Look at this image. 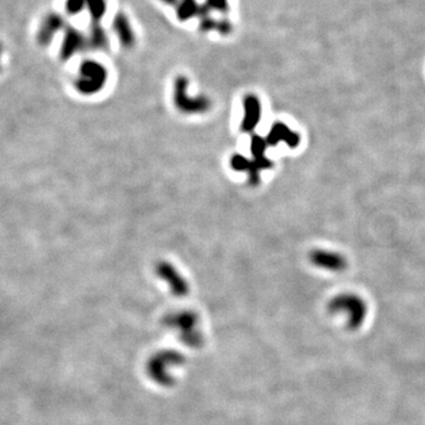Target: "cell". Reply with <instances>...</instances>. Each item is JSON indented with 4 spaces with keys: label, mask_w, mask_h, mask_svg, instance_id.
Listing matches in <instances>:
<instances>
[{
    "label": "cell",
    "mask_w": 425,
    "mask_h": 425,
    "mask_svg": "<svg viewBox=\"0 0 425 425\" xmlns=\"http://www.w3.org/2000/svg\"><path fill=\"white\" fill-rule=\"evenodd\" d=\"M329 310L334 314H341L351 329L363 325L368 315V306L364 300L352 293L337 295L329 301Z\"/></svg>",
    "instance_id": "obj_1"
},
{
    "label": "cell",
    "mask_w": 425,
    "mask_h": 425,
    "mask_svg": "<svg viewBox=\"0 0 425 425\" xmlns=\"http://www.w3.org/2000/svg\"><path fill=\"white\" fill-rule=\"evenodd\" d=\"M188 82L184 77H179L175 82L174 102L175 107L186 115H197L211 109V100L206 96L193 98L187 94Z\"/></svg>",
    "instance_id": "obj_2"
},
{
    "label": "cell",
    "mask_w": 425,
    "mask_h": 425,
    "mask_svg": "<svg viewBox=\"0 0 425 425\" xmlns=\"http://www.w3.org/2000/svg\"><path fill=\"white\" fill-rule=\"evenodd\" d=\"M107 82V71L96 61H87L81 68V77L77 81V89L83 94L100 91Z\"/></svg>",
    "instance_id": "obj_3"
},
{
    "label": "cell",
    "mask_w": 425,
    "mask_h": 425,
    "mask_svg": "<svg viewBox=\"0 0 425 425\" xmlns=\"http://www.w3.org/2000/svg\"><path fill=\"white\" fill-rule=\"evenodd\" d=\"M169 326L177 327L182 332V337L188 341V344L199 343L200 332L196 329L197 315L191 311H184L180 313L170 314L165 319Z\"/></svg>",
    "instance_id": "obj_4"
},
{
    "label": "cell",
    "mask_w": 425,
    "mask_h": 425,
    "mask_svg": "<svg viewBox=\"0 0 425 425\" xmlns=\"http://www.w3.org/2000/svg\"><path fill=\"white\" fill-rule=\"evenodd\" d=\"M158 278L167 283L172 294L177 297H184L188 294L189 286L184 276L177 272V269L168 261H160L155 267Z\"/></svg>",
    "instance_id": "obj_5"
},
{
    "label": "cell",
    "mask_w": 425,
    "mask_h": 425,
    "mask_svg": "<svg viewBox=\"0 0 425 425\" xmlns=\"http://www.w3.org/2000/svg\"><path fill=\"white\" fill-rule=\"evenodd\" d=\"M310 260L319 269L331 272H339L346 267V260L341 254L326 249H314L313 252L310 253Z\"/></svg>",
    "instance_id": "obj_6"
},
{
    "label": "cell",
    "mask_w": 425,
    "mask_h": 425,
    "mask_svg": "<svg viewBox=\"0 0 425 425\" xmlns=\"http://www.w3.org/2000/svg\"><path fill=\"white\" fill-rule=\"evenodd\" d=\"M261 119V103L254 95H247L244 100V119L241 122L242 133H253Z\"/></svg>",
    "instance_id": "obj_7"
},
{
    "label": "cell",
    "mask_w": 425,
    "mask_h": 425,
    "mask_svg": "<svg viewBox=\"0 0 425 425\" xmlns=\"http://www.w3.org/2000/svg\"><path fill=\"white\" fill-rule=\"evenodd\" d=\"M266 141L269 146H276L279 142H285L290 148H295L300 143V136L291 131L285 123L276 122L271 128Z\"/></svg>",
    "instance_id": "obj_8"
},
{
    "label": "cell",
    "mask_w": 425,
    "mask_h": 425,
    "mask_svg": "<svg viewBox=\"0 0 425 425\" xmlns=\"http://www.w3.org/2000/svg\"><path fill=\"white\" fill-rule=\"evenodd\" d=\"M267 141L261 137L259 135H254L251 141V153H252V161L257 167L258 170H267L273 167V162L266 156V148H267Z\"/></svg>",
    "instance_id": "obj_9"
},
{
    "label": "cell",
    "mask_w": 425,
    "mask_h": 425,
    "mask_svg": "<svg viewBox=\"0 0 425 425\" xmlns=\"http://www.w3.org/2000/svg\"><path fill=\"white\" fill-rule=\"evenodd\" d=\"M230 167L235 172H247V175H248V184L251 186H258V184H260V172L254 165L252 160L246 158L245 156H242L240 154H235L230 158Z\"/></svg>",
    "instance_id": "obj_10"
},
{
    "label": "cell",
    "mask_w": 425,
    "mask_h": 425,
    "mask_svg": "<svg viewBox=\"0 0 425 425\" xmlns=\"http://www.w3.org/2000/svg\"><path fill=\"white\" fill-rule=\"evenodd\" d=\"M84 4H88L94 18H100V15H103L105 11V5L103 4V0H69L68 1V8L71 13L81 11V8L84 6Z\"/></svg>",
    "instance_id": "obj_11"
},
{
    "label": "cell",
    "mask_w": 425,
    "mask_h": 425,
    "mask_svg": "<svg viewBox=\"0 0 425 425\" xmlns=\"http://www.w3.org/2000/svg\"><path fill=\"white\" fill-rule=\"evenodd\" d=\"M61 27V18L58 15H50L46 18L45 22L42 25V29L39 31L38 40L43 45H46L50 43L54 37V32Z\"/></svg>",
    "instance_id": "obj_12"
},
{
    "label": "cell",
    "mask_w": 425,
    "mask_h": 425,
    "mask_svg": "<svg viewBox=\"0 0 425 425\" xmlns=\"http://www.w3.org/2000/svg\"><path fill=\"white\" fill-rule=\"evenodd\" d=\"M82 38L83 37L77 31H68L66 42H64V45H63V57L69 58L73 52L80 50L82 46Z\"/></svg>",
    "instance_id": "obj_13"
},
{
    "label": "cell",
    "mask_w": 425,
    "mask_h": 425,
    "mask_svg": "<svg viewBox=\"0 0 425 425\" xmlns=\"http://www.w3.org/2000/svg\"><path fill=\"white\" fill-rule=\"evenodd\" d=\"M116 27H117V31H119V37L122 39L124 43L131 42V32L129 30V27H128L127 22H126V18H123V17H119L117 20H116Z\"/></svg>",
    "instance_id": "obj_14"
},
{
    "label": "cell",
    "mask_w": 425,
    "mask_h": 425,
    "mask_svg": "<svg viewBox=\"0 0 425 425\" xmlns=\"http://www.w3.org/2000/svg\"><path fill=\"white\" fill-rule=\"evenodd\" d=\"M0 54H1V46H0Z\"/></svg>",
    "instance_id": "obj_15"
}]
</instances>
